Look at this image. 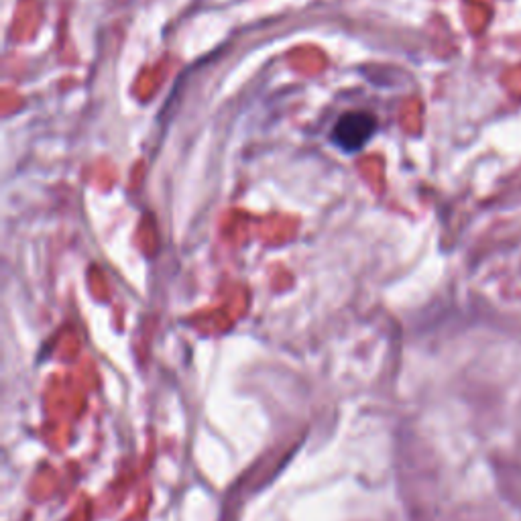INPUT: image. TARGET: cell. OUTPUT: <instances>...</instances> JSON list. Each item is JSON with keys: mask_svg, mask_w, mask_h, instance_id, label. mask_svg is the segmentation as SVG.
I'll use <instances>...</instances> for the list:
<instances>
[{"mask_svg": "<svg viewBox=\"0 0 521 521\" xmlns=\"http://www.w3.org/2000/svg\"><path fill=\"white\" fill-rule=\"evenodd\" d=\"M375 131H377L375 117H371L369 112L363 110H351V112H344L336 121L330 133V141L344 153H357L371 141Z\"/></svg>", "mask_w": 521, "mask_h": 521, "instance_id": "1", "label": "cell"}]
</instances>
